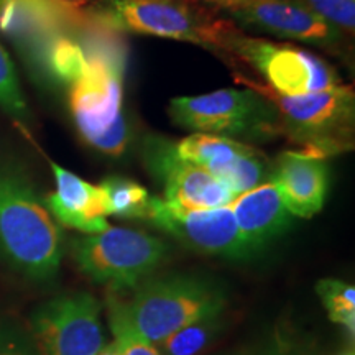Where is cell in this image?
<instances>
[{"instance_id":"29","label":"cell","mask_w":355,"mask_h":355,"mask_svg":"<svg viewBox=\"0 0 355 355\" xmlns=\"http://www.w3.org/2000/svg\"><path fill=\"white\" fill-rule=\"evenodd\" d=\"M340 355H354V350L349 349V350H345V352H343Z\"/></svg>"},{"instance_id":"18","label":"cell","mask_w":355,"mask_h":355,"mask_svg":"<svg viewBox=\"0 0 355 355\" xmlns=\"http://www.w3.org/2000/svg\"><path fill=\"white\" fill-rule=\"evenodd\" d=\"M105 216L148 220L153 196L140 183L127 176H107L99 184Z\"/></svg>"},{"instance_id":"6","label":"cell","mask_w":355,"mask_h":355,"mask_svg":"<svg viewBox=\"0 0 355 355\" xmlns=\"http://www.w3.org/2000/svg\"><path fill=\"white\" fill-rule=\"evenodd\" d=\"M168 114L176 125L194 133H212L241 141L279 137L277 109L252 86L175 97L168 105Z\"/></svg>"},{"instance_id":"3","label":"cell","mask_w":355,"mask_h":355,"mask_svg":"<svg viewBox=\"0 0 355 355\" xmlns=\"http://www.w3.org/2000/svg\"><path fill=\"white\" fill-rule=\"evenodd\" d=\"M275 105L279 137L300 146V152L319 158L352 150L355 130V94L352 87L337 86L303 96L278 94L265 84L248 81Z\"/></svg>"},{"instance_id":"4","label":"cell","mask_w":355,"mask_h":355,"mask_svg":"<svg viewBox=\"0 0 355 355\" xmlns=\"http://www.w3.org/2000/svg\"><path fill=\"white\" fill-rule=\"evenodd\" d=\"M97 21L121 33L186 42L224 55L232 21L184 0H92Z\"/></svg>"},{"instance_id":"30","label":"cell","mask_w":355,"mask_h":355,"mask_svg":"<svg viewBox=\"0 0 355 355\" xmlns=\"http://www.w3.org/2000/svg\"><path fill=\"white\" fill-rule=\"evenodd\" d=\"M243 355H252V354H243Z\"/></svg>"},{"instance_id":"10","label":"cell","mask_w":355,"mask_h":355,"mask_svg":"<svg viewBox=\"0 0 355 355\" xmlns=\"http://www.w3.org/2000/svg\"><path fill=\"white\" fill-rule=\"evenodd\" d=\"M148 220L198 254L227 260H248L257 255L239 232L229 204L214 209H184L153 196Z\"/></svg>"},{"instance_id":"9","label":"cell","mask_w":355,"mask_h":355,"mask_svg":"<svg viewBox=\"0 0 355 355\" xmlns=\"http://www.w3.org/2000/svg\"><path fill=\"white\" fill-rule=\"evenodd\" d=\"M30 336L40 355H96L104 345L101 303L89 293L56 296L35 311Z\"/></svg>"},{"instance_id":"16","label":"cell","mask_w":355,"mask_h":355,"mask_svg":"<svg viewBox=\"0 0 355 355\" xmlns=\"http://www.w3.org/2000/svg\"><path fill=\"white\" fill-rule=\"evenodd\" d=\"M56 189L46 198L48 211L66 225L83 234H97L109 227L99 184H92L51 162Z\"/></svg>"},{"instance_id":"26","label":"cell","mask_w":355,"mask_h":355,"mask_svg":"<svg viewBox=\"0 0 355 355\" xmlns=\"http://www.w3.org/2000/svg\"><path fill=\"white\" fill-rule=\"evenodd\" d=\"M184 2L194 3V6L206 8V10H217L222 13L245 2H250V0H184Z\"/></svg>"},{"instance_id":"21","label":"cell","mask_w":355,"mask_h":355,"mask_svg":"<svg viewBox=\"0 0 355 355\" xmlns=\"http://www.w3.org/2000/svg\"><path fill=\"white\" fill-rule=\"evenodd\" d=\"M0 109L21 127H25L30 119L15 66L2 44H0Z\"/></svg>"},{"instance_id":"13","label":"cell","mask_w":355,"mask_h":355,"mask_svg":"<svg viewBox=\"0 0 355 355\" xmlns=\"http://www.w3.org/2000/svg\"><path fill=\"white\" fill-rule=\"evenodd\" d=\"M176 152L227 184L234 194L245 193L272 176V165L263 153L245 141L212 133H191L176 141Z\"/></svg>"},{"instance_id":"12","label":"cell","mask_w":355,"mask_h":355,"mask_svg":"<svg viewBox=\"0 0 355 355\" xmlns=\"http://www.w3.org/2000/svg\"><path fill=\"white\" fill-rule=\"evenodd\" d=\"M222 13L241 28L301 42L334 55L347 51V35L296 0H250Z\"/></svg>"},{"instance_id":"19","label":"cell","mask_w":355,"mask_h":355,"mask_svg":"<svg viewBox=\"0 0 355 355\" xmlns=\"http://www.w3.org/2000/svg\"><path fill=\"white\" fill-rule=\"evenodd\" d=\"M225 311L207 314L186 324L157 344L162 355H201L225 331Z\"/></svg>"},{"instance_id":"28","label":"cell","mask_w":355,"mask_h":355,"mask_svg":"<svg viewBox=\"0 0 355 355\" xmlns=\"http://www.w3.org/2000/svg\"><path fill=\"white\" fill-rule=\"evenodd\" d=\"M2 2H3V0H0V3H2ZM53 2L68 3V6H73V7H78V8H89V7H91L92 0H53Z\"/></svg>"},{"instance_id":"11","label":"cell","mask_w":355,"mask_h":355,"mask_svg":"<svg viewBox=\"0 0 355 355\" xmlns=\"http://www.w3.org/2000/svg\"><path fill=\"white\" fill-rule=\"evenodd\" d=\"M146 170L163 188V201L184 209H214L227 206L235 194L209 171L186 162L176 152V141L146 135L141 141Z\"/></svg>"},{"instance_id":"15","label":"cell","mask_w":355,"mask_h":355,"mask_svg":"<svg viewBox=\"0 0 355 355\" xmlns=\"http://www.w3.org/2000/svg\"><path fill=\"white\" fill-rule=\"evenodd\" d=\"M229 207L242 239L257 254L285 234L293 222V214L272 180L237 194Z\"/></svg>"},{"instance_id":"8","label":"cell","mask_w":355,"mask_h":355,"mask_svg":"<svg viewBox=\"0 0 355 355\" xmlns=\"http://www.w3.org/2000/svg\"><path fill=\"white\" fill-rule=\"evenodd\" d=\"M224 55L234 63L252 66L266 81L265 86L278 94L303 96L344 84L334 66L316 53L250 37L234 24L225 35Z\"/></svg>"},{"instance_id":"24","label":"cell","mask_w":355,"mask_h":355,"mask_svg":"<svg viewBox=\"0 0 355 355\" xmlns=\"http://www.w3.org/2000/svg\"><path fill=\"white\" fill-rule=\"evenodd\" d=\"M0 355H40L32 336L10 322H0Z\"/></svg>"},{"instance_id":"22","label":"cell","mask_w":355,"mask_h":355,"mask_svg":"<svg viewBox=\"0 0 355 355\" xmlns=\"http://www.w3.org/2000/svg\"><path fill=\"white\" fill-rule=\"evenodd\" d=\"M296 2L347 37H354L355 0H296Z\"/></svg>"},{"instance_id":"20","label":"cell","mask_w":355,"mask_h":355,"mask_svg":"<svg viewBox=\"0 0 355 355\" xmlns=\"http://www.w3.org/2000/svg\"><path fill=\"white\" fill-rule=\"evenodd\" d=\"M316 291L332 322L354 334L355 331V288L336 278H324Z\"/></svg>"},{"instance_id":"27","label":"cell","mask_w":355,"mask_h":355,"mask_svg":"<svg viewBox=\"0 0 355 355\" xmlns=\"http://www.w3.org/2000/svg\"><path fill=\"white\" fill-rule=\"evenodd\" d=\"M96 355H122V352H121V347H119V344L114 340L112 344L102 345V347L96 352Z\"/></svg>"},{"instance_id":"25","label":"cell","mask_w":355,"mask_h":355,"mask_svg":"<svg viewBox=\"0 0 355 355\" xmlns=\"http://www.w3.org/2000/svg\"><path fill=\"white\" fill-rule=\"evenodd\" d=\"M252 355H311V350L309 345L296 343V339L290 336L277 334Z\"/></svg>"},{"instance_id":"23","label":"cell","mask_w":355,"mask_h":355,"mask_svg":"<svg viewBox=\"0 0 355 355\" xmlns=\"http://www.w3.org/2000/svg\"><path fill=\"white\" fill-rule=\"evenodd\" d=\"M109 324L114 340L121 347L122 355H162L157 345L150 344L144 337L137 334L117 309L109 304Z\"/></svg>"},{"instance_id":"14","label":"cell","mask_w":355,"mask_h":355,"mask_svg":"<svg viewBox=\"0 0 355 355\" xmlns=\"http://www.w3.org/2000/svg\"><path fill=\"white\" fill-rule=\"evenodd\" d=\"M270 180L293 217L309 219L324 207L331 176L324 158L293 150L278 155Z\"/></svg>"},{"instance_id":"1","label":"cell","mask_w":355,"mask_h":355,"mask_svg":"<svg viewBox=\"0 0 355 355\" xmlns=\"http://www.w3.org/2000/svg\"><path fill=\"white\" fill-rule=\"evenodd\" d=\"M0 257L37 283L51 282L63 260V234L19 168L0 165Z\"/></svg>"},{"instance_id":"7","label":"cell","mask_w":355,"mask_h":355,"mask_svg":"<svg viewBox=\"0 0 355 355\" xmlns=\"http://www.w3.org/2000/svg\"><path fill=\"white\" fill-rule=\"evenodd\" d=\"M71 254L89 279L115 293L133 290L162 268L170 245L144 230L109 225L102 232L76 239Z\"/></svg>"},{"instance_id":"17","label":"cell","mask_w":355,"mask_h":355,"mask_svg":"<svg viewBox=\"0 0 355 355\" xmlns=\"http://www.w3.org/2000/svg\"><path fill=\"white\" fill-rule=\"evenodd\" d=\"M28 63L56 84L73 86L87 68V58L74 32L51 35L26 56Z\"/></svg>"},{"instance_id":"2","label":"cell","mask_w":355,"mask_h":355,"mask_svg":"<svg viewBox=\"0 0 355 355\" xmlns=\"http://www.w3.org/2000/svg\"><path fill=\"white\" fill-rule=\"evenodd\" d=\"M107 304L137 334L157 345L186 324L225 311L227 293L206 275L166 273L144 279L125 301L109 295Z\"/></svg>"},{"instance_id":"5","label":"cell","mask_w":355,"mask_h":355,"mask_svg":"<svg viewBox=\"0 0 355 355\" xmlns=\"http://www.w3.org/2000/svg\"><path fill=\"white\" fill-rule=\"evenodd\" d=\"M125 71L102 58H87L84 74L69 86V110L78 135L110 158L123 157L133 139L123 104Z\"/></svg>"}]
</instances>
